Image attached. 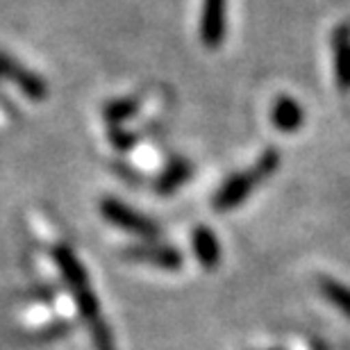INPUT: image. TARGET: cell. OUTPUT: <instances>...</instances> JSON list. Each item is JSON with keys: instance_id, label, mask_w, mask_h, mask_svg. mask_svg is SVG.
Here are the masks:
<instances>
[{"instance_id": "cell-4", "label": "cell", "mask_w": 350, "mask_h": 350, "mask_svg": "<svg viewBox=\"0 0 350 350\" xmlns=\"http://www.w3.org/2000/svg\"><path fill=\"white\" fill-rule=\"evenodd\" d=\"M0 78H5V80H10L12 85H16L27 98H32V100H44L48 94L46 82L41 80L39 75L27 71L25 66L16 64L10 55H3V53H0Z\"/></svg>"}, {"instance_id": "cell-7", "label": "cell", "mask_w": 350, "mask_h": 350, "mask_svg": "<svg viewBox=\"0 0 350 350\" xmlns=\"http://www.w3.org/2000/svg\"><path fill=\"white\" fill-rule=\"evenodd\" d=\"M271 121L280 132H296L305 121L303 107L289 96H280L275 103H273L271 109Z\"/></svg>"}, {"instance_id": "cell-1", "label": "cell", "mask_w": 350, "mask_h": 350, "mask_svg": "<svg viewBox=\"0 0 350 350\" xmlns=\"http://www.w3.org/2000/svg\"><path fill=\"white\" fill-rule=\"evenodd\" d=\"M55 262H57L62 275H64L66 284H68V289L73 291L75 305H78V312H80L82 321L89 325V332H96V330H100V327L107 325L103 321L100 305H98L96 293L89 284L85 266L80 264L75 253H71V250L64 248V246H59L57 250H55Z\"/></svg>"}, {"instance_id": "cell-10", "label": "cell", "mask_w": 350, "mask_h": 350, "mask_svg": "<svg viewBox=\"0 0 350 350\" xmlns=\"http://www.w3.org/2000/svg\"><path fill=\"white\" fill-rule=\"evenodd\" d=\"M319 289L341 314H346L350 319V289L346 284L337 282V280L323 278V280H319Z\"/></svg>"}, {"instance_id": "cell-11", "label": "cell", "mask_w": 350, "mask_h": 350, "mask_svg": "<svg viewBox=\"0 0 350 350\" xmlns=\"http://www.w3.org/2000/svg\"><path fill=\"white\" fill-rule=\"evenodd\" d=\"M189 175H191V166H189V162H173L169 169L164 171L162 178H159L157 189L162 193H171L173 189H178L182 182L189 178Z\"/></svg>"}, {"instance_id": "cell-13", "label": "cell", "mask_w": 350, "mask_h": 350, "mask_svg": "<svg viewBox=\"0 0 350 350\" xmlns=\"http://www.w3.org/2000/svg\"><path fill=\"white\" fill-rule=\"evenodd\" d=\"M111 142H114L121 150H128L130 146L135 144V137L128 135V132H123V130L114 128V130H111Z\"/></svg>"}, {"instance_id": "cell-2", "label": "cell", "mask_w": 350, "mask_h": 350, "mask_svg": "<svg viewBox=\"0 0 350 350\" xmlns=\"http://www.w3.org/2000/svg\"><path fill=\"white\" fill-rule=\"evenodd\" d=\"M278 164H280L278 152L266 150L255 166H250V169L243 171V173H237L234 178H230L226 182V187L214 196V207L219 209V212H226V209H232L237 205H241L243 198H246V196L253 191L262 180H266L269 175L275 173Z\"/></svg>"}, {"instance_id": "cell-8", "label": "cell", "mask_w": 350, "mask_h": 350, "mask_svg": "<svg viewBox=\"0 0 350 350\" xmlns=\"http://www.w3.org/2000/svg\"><path fill=\"white\" fill-rule=\"evenodd\" d=\"M193 253L198 257V262L205 266V269H216L221 262V246L219 239L214 237L212 230L207 228H196L193 230V239H191Z\"/></svg>"}, {"instance_id": "cell-12", "label": "cell", "mask_w": 350, "mask_h": 350, "mask_svg": "<svg viewBox=\"0 0 350 350\" xmlns=\"http://www.w3.org/2000/svg\"><path fill=\"white\" fill-rule=\"evenodd\" d=\"M135 111H137V100H128V98H123V100H114L105 107V118H107V121L116 128L118 123L125 121V118H130Z\"/></svg>"}, {"instance_id": "cell-3", "label": "cell", "mask_w": 350, "mask_h": 350, "mask_svg": "<svg viewBox=\"0 0 350 350\" xmlns=\"http://www.w3.org/2000/svg\"><path fill=\"white\" fill-rule=\"evenodd\" d=\"M100 212L111 226L128 230V232L137 234V237H144V239H152V237H157V232H159L157 226L148 219V216L125 207L123 202H118L114 198H105L100 202Z\"/></svg>"}, {"instance_id": "cell-6", "label": "cell", "mask_w": 350, "mask_h": 350, "mask_svg": "<svg viewBox=\"0 0 350 350\" xmlns=\"http://www.w3.org/2000/svg\"><path fill=\"white\" fill-rule=\"evenodd\" d=\"M128 260L135 262H146L152 266H159V269H180L182 266V255L171 246H135L125 253Z\"/></svg>"}, {"instance_id": "cell-5", "label": "cell", "mask_w": 350, "mask_h": 350, "mask_svg": "<svg viewBox=\"0 0 350 350\" xmlns=\"http://www.w3.org/2000/svg\"><path fill=\"white\" fill-rule=\"evenodd\" d=\"M226 34V0H205L200 16V37L209 48H219Z\"/></svg>"}, {"instance_id": "cell-9", "label": "cell", "mask_w": 350, "mask_h": 350, "mask_svg": "<svg viewBox=\"0 0 350 350\" xmlns=\"http://www.w3.org/2000/svg\"><path fill=\"white\" fill-rule=\"evenodd\" d=\"M334 62H337V78L339 85L350 87V32L339 30L334 34Z\"/></svg>"}]
</instances>
